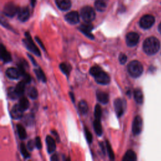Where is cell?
<instances>
[{"label":"cell","mask_w":161,"mask_h":161,"mask_svg":"<svg viewBox=\"0 0 161 161\" xmlns=\"http://www.w3.org/2000/svg\"><path fill=\"white\" fill-rule=\"evenodd\" d=\"M160 41L154 37H151L146 39L143 43L144 52L149 56L155 54L160 49Z\"/></svg>","instance_id":"obj_1"},{"label":"cell","mask_w":161,"mask_h":161,"mask_svg":"<svg viewBox=\"0 0 161 161\" xmlns=\"http://www.w3.org/2000/svg\"><path fill=\"white\" fill-rule=\"evenodd\" d=\"M127 69L130 75L135 78L140 77L143 71L142 64L138 60H133L128 64Z\"/></svg>","instance_id":"obj_2"},{"label":"cell","mask_w":161,"mask_h":161,"mask_svg":"<svg viewBox=\"0 0 161 161\" xmlns=\"http://www.w3.org/2000/svg\"><path fill=\"white\" fill-rule=\"evenodd\" d=\"M80 16L83 20L87 23H91L95 19L96 14L93 8L90 6H85L80 11Z\"/></svg>","instance_id":"obj_3"},{"label":"cell","mask_w":161,"mask_h":161,"mask_svg":"<svg viewBox=\"0 0 161 161\" xmlns=\"http://www.w3.org/2000/svg\"><path fill=\"white\" fill-rule=\"evenodd\" d=\"M25 35L26 37V39L23 40V43H24L25 45L26 46V47L30 51L33 52L36 56H40V55H41L39 49H38V47L35 45L34 41L32 40L31 37L30 35L29 34L28 32H26V33L25 34Z\"/></svg>","instance_id":"obj_4"},{"label":"cell","mask_w":161,"mask_h":161,"mask_svg":"<svg viewBox=\"0 0 161 161\" xmlns=\"http://www.w3.org/2000/svg\"><path fill=\"white\" fill-rule=\"evenodd\" d=\"M155 23V18L151 14H146L141 18L139 24L143 29H149L151 28Z\"/></svg>","instance_id":"obj_5"},{"label":"cell","mask_w":161,"mask_h":161,"mask_svg":"<svg viewBox=\"0 0 161 161\" xmlns=\"http://www.w3.org/2000/svg\"><path fill=\"white\" fill-rule=\"evenodd\" d=\"M18 11L19 9L17 5L13 3H7L3 9L4 14L8 17H13Z\"/></svg>","instance_id":"obj_6"},{"label":"cell","mask_w":161,"mask_h":161,"mask_svg":"<svg viewBox=\"0 0 161 161\" xmlns=\"http://www.w3.org/2000/svg\"><path fill=\"white\" fill-rule=\"evenodd\" d=\"M96 81L98 84L106 85L110 83V77L107 73L103 71H101L98 74L94 76Z\"/></svg>","instance_id":"obj_7"},{"label":"cell","mask_w":161,"mask_h":161,"mask_svg":"<svg viewBox=\"0 0 161 161\" xmlns=\"http://www.w3.org/2000/svg\"><path fill=\"white\" fill-rule=\"evenodd\" d=\"M139 35L136 32H130L126 36V43L128 46L134 47L139 41Z\"/></svg>","instance_id":"obj_8"},{"label":"cell","mask_w":161,"mask_h":161,"mask_svg":"<svg viewBox=\"0 0 161 161\" xmlns=\"http://www.w3.org/2000/svg\"><path fill=\"white\" fill-rule=\"evenodd\" d=\"M142 129V120L140 116H137L133 122L132 132L135 135H139Z\"/></svg>","instance_id":"obj_9"},{"label":"cell","mask_w":161,"mask_h":161,"mask_svg":"<svg viewBox=\"0 0 161 161\" xmlns=\"http://www.w3.org/2000/svg\"><path fill=\"white\" fill-rule=\"evenodd\" d=\"M23 111H24L22 109V108L20 106L19 104L15 105L11 108V110L10 111V115L13 119H20L23 117Z\"/></svg>","instance_id":"obj_10"},{"label":"cell","mask_w":161,"mask_h":161,"mask_svg":"<svg viewBox=\"0 0 161 161\" xmlns=\"http://www.w3.org/2000/svg\"><path fill=\"white\" fill-rule=\"evenodd\" d=\"M114 107H115V110L117 115L118 117L122 116L125 109L123 101L120 98L116 99L114 101Z\"/></svg>","instance_id":"obj_11"},{"label":"cell","mask_w":161,"mask_h":161,"mask_svg":"<svg viewBox=\"0 0 161 161\" xmlns=\"http://www.w3.org/2000/svg\"><path fill=\"white\" fill-rule=\"evenodd\" d=\"M65 19L70 24H77L79 22V13L77 11H71L65 16Z\"/></svg>","instance_id":"obj_12"},{"label":"cell","mask_w":161,"mask_h":161,"mask_svg":"<svg viewBox=\"0 0 161 161\" xmlns=\"http://www.w3.org/2000/svg\"><path fill=\"white\" fill-rule=\"evenodd\" d=\"M93 25L90 23H87L83 24L80 27L79 30L80 31H82L83 33L89 37L91 39H94V36L91 34V30H93Z\"/></svg>","instance_id":"obj_13"},{"label":"cell","mask_w":161,"mask_h":161,"mask_svg":"<svg viewBox=\"0 0 161 161\" xmlns=\"http://www.w3.org/2000/svg\"><path fill=\"white\" fill-rule=\"evenodd\" d=\"M30 17V11L27 7H23L19 10L18 18L21 22H26Z\"/></svg>","instance_id":"obj_14"},{"label":"cell","mask_w":161,"mask_h":161,"mask_svg":"<svg viewBox=\"0 0 161 161\" xmlns=\"http://www.w3.org/2000/svg\"><path fill=\"white\" fill-rule=\"evenodd\" d=\"M46 143L47 151L49 154L54 152L56 149V145L54 139L48 135L46 137Z\"/></svg>","instance_id":"obj_15"},{"label":"cell","mask_w":161,"mask_h":161,"mask_svg":"<svg viewBox=\"0 0 161 161\" xmlns=\"http://www.w3.org/2000/svg\"><path fill=\"white\" fill-rule=\"evenodd\" d=\"M6 74L10 79H18L21 76V73L19 69L14 68H8L6 71Z\"/></svg>","instance_id":"obj_16"},{"label":"cell","mask_w":161,"mask_h":161,"mask_svg":"<svg viewBox=\"0 0 161 161\" xmlns=\"http://www.w3.org/2000/svg\"><path fill=\"white\" fill-rule=\"evenodd\" d=\"M58 8L62 11H67L71 7V0H56Z\"/></svg>","instance_id":"obj_17"},{"label":"cell","mask_w":161,"mask_h":161,"mask_svg":"<svg viewBox=\"0 0 161 161\" xmlns=\"http://www.w3.org/2000/svg\"><path fill=\"white\" fill-rule=\"evenodd\" d=\"M0 54H1V59L4 62L7 63L11 61V57L10 54L7 51L5 47L3 44L1 45Z\"/></svg>","instance_id":"obj_18"},{"label":"cell","mask_w":161,"mask_h":161,"mask_svg":"<svg viewBox=\"0 0 161 161\" xmlns=\"http://www.w3.org/2000/svg\"><path fill=\"white\" fill-rule=\"evenodd\" d=\"M108 0H96L94 6L96 9L99 11H105L108 6Z\"/></svg>","instance_id":"obj_19"},{"label":"cell","mask_w":161,"mask_h":161,"mask_svg":"<svg viewBox=\"0 0 161 161\" xmlns=\"http://www.w3.org/2000/svg\"><path fill=\"white\" fill-rule=\"evenodd\" d=\"M98 100L102 104H106L109 101V96L106 93L99 91L96 93Z\"/></svg>","instance_id":"obj_20"},{"label":"cell","mask_w":161,"mask_h":161,"mask_svg":"<svg viewBox=\"0 0 161 161\" xmlns=\"http://www.w3.org/2000/svg\"><path fill=\"white\" fill-rule=\"evenodd\" d=\"M136 160H137L136 154L132 150L128 151L123 158V160L124 161H135Z\"/></svg>","instance_id":"obj_21"},{"label":"cell","mask_w":161,"mask_h":161,"mask_svg":"<svg viewBox=\"0 0 161 161\" xmlns=\"http://www.w3.org/2000/svg\"><path fill=\"white\" fill-rule=\"evenodd\" d=\"M93 126H94V129L96 132V134H97L98 136H101L103 134V128L100 122V120H97L95 119L94 123H93Z\"/></svg>","instance_id":"obj_22"},{"label":"cell","mask_w":161,"mask_h":161,"mask_svg":"<svg viewBox=\"0 0 161 161\" xmlns=\"http://www.w3.org/2000/svg\"><path fill=\"white\" fill-rule=\"evenodd\" d=\"M17 132H18L20 138L22 140L25 139L27 138V134L25 128L22 125L18 124L17 126Z\"/></svg>","instance_id":"obj_23"},{"label":"cell","mask_w":161,"mask_h":161,"mask_svg":"<svg viewBox=\"0 0 161 161\" xmlns=\"http://www.w3.org/2000/svg\"><path fill=\"white\" fill-rule=\"evenodd\" d=\"M78 107H79V109L80 112V114H81L85 115L88 113V105L85 101H84V100L80 101L79 103Z\"/></svg>","instance_id":"obj_24"},{"label":"cell","mask_w":161,"mask_h":161,"mask_svg":"<svg viewBox=\"0 0 161 161\" xmlns=\"http://www.w3.org/2000/svg\"><path fill=\"white\" fill-rule=\"evenodd\" d=\"M59 67L64 74H66L67 76H69L71 70V68L70 65H69V64H68L67 63L63 62L60 64Z\"/></svg>","instance_id":"obj_25"},{"label":"cell","mask_w":161,"mask_h":161,"mask_svg":"<svg viewBox=\"0 0 161 161\" xmlns=\"http://www.w3.org/2000/svg\"><path fill=\"white\" fill-rule=\"evenodd\" d=\"M134 98L136 102L138 104H142L143 102V96L142 92L140 89H135L134 91Z\"/></svg>","instance_id":"obj_26"},{"label":"cell","mask_w":161,"mask_h":161,"mask_svg":"<svg viewBox=\"0 0 161 161\" xmlns=\"http://www.w3.org/2000/svg\"><path fill=\"white\" fill-rule=\"evenodd\" d=\"M25 85H26V83L23 81V80H22V81L19 83L17 84V86L15 87L16 91L17 92V93L19 96H21L24 93L25 89Z\"/></svg>","instance_id":"obj_27"},{"label":"cell","mask_w":161,"mask_h":161,"mask_svg":"<svg viewBox=\"0 0 161 161\" xmlns=\"http://www.w3.org/2000/svg\"><path fill=\"white\" fill-rule=\"evenodd\" d=\"M27 93L29 97L33 100H35L38 97V91L34 87H30L28 89Z\"/></svg>","instance_id":"obj_28"},{"label":"cell","mask_w":161,"mask_h":161,"mask_svg":"<svg viewBox=\"0 0 161 161\" xmlns=\"http://www.w3.org/2000/svg\"><path fill=\"white\" fill-rule=\"evenodd\" d=\"M34 71H35V74L37 75V78L40 80H41V81H42L43 83H45L47 81L45 75L41 69H36L34 70Z\"/></svg>","instance_id":"obj_29"},{"label":"cell","mask_w":161,"mask_h":161,"mask_svg":"<svg viewBox=\"0 0 161 161\" xmlns=\"http://www.w3.org/2000/svg\"><path fill=\"white\" fill-rule=\"evenodd\" d=\"M19 105L22 108V109H23V111L27 110V109L29 108V106H30L29 101H28V100H27V98H25V97H22V98L20 99Z\"/></svg>","instance_id":"obj_30"},{"label":"cell","mask_w":161,"mask_h":161,"mask_svg":"<svg viewBox=\"0 0 161 161\" xmlns=\"http://www.w3.org/2000/svg\"><path fill=\"white\" fill-rule=\"evenodd\" d=\"M8 94L9 96V97L11 98L12 100H16L19 98V96H20L17 92L16 91L15 88L11 87L8 89Z\"/></svg>","instance_id":"obj_31"},{"label":"cell","mask_w":161,"mask_h":161,"mask_svg":"<svg viewBox=\"0 0 161 161\" xmlns=\"http://www.w3.org/2000/svg\"><path fill=\"white\" fill-rule=\"evenodd\" d=\"M102 116L101 108L99 105H96L94 108V117L97 120H100Z\"/></svg>","instance_id":"obj_32"},{"label":"cell","mask_w":161,"mask_h":161,"mask_svg":"<svg viewBox=\"0 0 161 161\" xmlns=\"http://www.w3.org/2000/svg\"><path fill=\"white\" fill-rule=\"evenodd\" d=\"M106 150L109 155V157L111 160H114L115 159V155H114V152L113 151L112 147L111 146L110 143H109V142L107 140L106 142Z\"/></svg>","instance_id":"obj_33"},{"label":"cell","mask_w":161,"mask_h":161,"mask_svg":"<svg viewBox=\"0 0 161 161\" xmlns=\"http://www.w3.org/2000/svg\"><path fill=\"white\" fill-rule=\"evenodd\" d=\"M20 151H21V154H22L23 157L25 159H27V158L30 157V154H29L28 152L27 151L25 145L23 143H21V145H20Z\"/></svg>","instance_id":"obj_34"},{"label":"cell","mask_w":161,"mask_h":161,"mask_svg":"<svg viewBox=\"0 0 161 161\" xmlns=\"http://www.w3.org/2000/svg\"><path fill=\"white\" fill-rule=\"evenodd\" d=\"M101 70H102V69H101L100 67L96 66H94V67H93V68H91L90 69L89 72H90V74H91L94 77L96 74H98Z\"/></svg>","instance_id":"obj_35"},{"label":"cell","mask_w":161,"mask_h":161,"mask_svg":"<svg viewBox=\"0 0 161 161\" xmlns=\"http://www.w3.org/2000/svg\"><path fill=\"white\" fill-rule=\"evenodd\" d=\"M85 135H86L87 141L88 142V143H91L93 141V136H92L91 133L88 129L87 127H85Z\"/></svg>","instance_id":"obj_36"},{"label":"cell","mask_w":161,"mask_h":161,"mask_svg":"<svg viewBox=\"0 0 161 161\" xmlns=\"http://www.w3.org/2000/svg\"><path fill=\"white\" fill-rule=\"evenodd\" d=\"M127 60V57L125 54L121 53L119 56V61L122 64H124L126 63Z\"/></svg>","instance_id":"obj_37"},{"label":"cell","mask_w":161,"mask_h":161,"mask_svg":"<svg viewBox=\"0 0 161 161\" xmlns=\"http://www.w3.org/2000/svg\"><path fill=\"white\" fill-rule=\"evenodd\" d=\"M35 147V142H34L33 140H29L27 145V147L28 150L30 151H33Z\"/></svg>","instance_id":"obj_38"},{"label":"cell","mask_w":161,"mask_h":161,"mask_svg":"<svg viewBox=\"0 0 161 161\" xmlns=\"http://www.w3.org/2000/svg\"><path fill=\"white\" fill-rule=\"evenodd\" d=\"M23 76V79L22 80H23V81L26 83V84H28L30 83L31 81V77L30 76L29 74H28L27 73H25Z\"/></svg>","instance_id":"obj_39"},{"label":"cell","mask_w":161,"mask_h":161,"mask_svg":"<svg viewBox=\"0 0 161 161\" xmlns=\"http://www.w3.org/2000/svg\"><path fill=\"white\" fill-rule=\"evenodd\" d=\"M35 147L38 149H42V142H41V139L39 137H37L35 138Z\"/></svg>","instance_id":"obj_40"},{"label":"cell","mask_w":161,"mask_h":161,"mask_svg":"<svg viewBox=\"0 0 161 161\" xmlns=\"http://www.w3.org/2000/svg\"><path fill=\"white\" fill-rule=\"evenodd\" d=\"M25 123L28 125H31V123L33 122V117L32 115H27L26 118H25Z\"/></svg>","instance_id":"obj_41"},{"label":"cell","mask_w":161,"mask_h":161,"mask_svg":"<svg viewBox=\"0 0 161 161\" xmlns=\"http://www.w3.org/2000/svg\"><path fill=\"white\" fill-rule=\"evenodd\" d=\"M35 40H37V42L39 43V45H40V46H41V47L42 48V49H43L45 51V47H44L43 45L42 44V43L41 40H40V39H39L37 37H35Z\"/></svg>","instance_id":"obj_42"},{"label":"cell","mask_w":161,"mask_h":161,"mask_svg":"<svg viewBox=\"0 0 161 161\" xmlns=\"http://www.w3.org/2000/svg\"><path fill=\"white\" fill-rule=\"evenodd\" d=\"M51 160H54V161L59 160L57 154H54V155H53L52 156V157H51Z\"/></svg>","instance_id":"obj_43"},{"label":"cell","mask_w":161,"mask_h":161,"mask_svg":"<svg viewBox=\"0 0 161 161\" xmlns=\"http://www.w3.org/2000/svg\"><path fill=\"white\" fill-rule=\"evenodd\" d=\"M28 57H29V58H30V59L31 60V62H33V64H34V65H35V66H37V62H36L35 61L33 57H31V56H30L29 54H28Z\"/></svg>","instance_id":"obj_44"},{"label":"cell","mask_w":161,"mask_h":161,"mask_svg":"<svg viewBox=\"0 0 161 161\" xmlns=\"http://www.w3.org/2000/svg\"><path fill=\"white\" fill-rule=\"evenodd\" d=\"M52 134L55 135V137H56V140H57V141L59 142V136H58V135H57V132H56V131H52Z\"/></svg>","instance_id":"obj_45"},{"label":"cell","mask_w":161,"mask_h":161,"mask_svg":"<svg viewBox=\"0 0 161 161\" xmlns=\"http://www.w3.org/2000/svg\"><path fill=\"white\" fill-rule=\"evenodd\" d=\"M30 1H31V6H33V7H34L35 5H36V2H37V0H30Z\"/></svg>","instance_id":"obj_46"},{"label":"cell","mask_w":161,"mask_h":161,"mask_svg":"<svg viewBox=\"0 0 161 161\" xmlns=\"http://www.w3.org/2000/svg\"><path fill=\"white\" fill-rule=\"evenodd\" d=\"M70 97H71V98L72 99V101L74 102L75 99H74V94H73V93H70Z\"/></svg>","instance_id":"obj_47"},{"label":"cell","mask_w":161,"mask_h":161,"mask_svg":"<svg viewBox=\"0 0 161 161\" xmlns=\"http://www.w3.org/2000/svg\"><path fill=\"white\" fill-rule=\"evenodd\" d=\"M158 29H159V31H160V33L161 34V23L159 24V27H158Z\"/></svg>","instance_id":"obj_48"}]
</instances>
